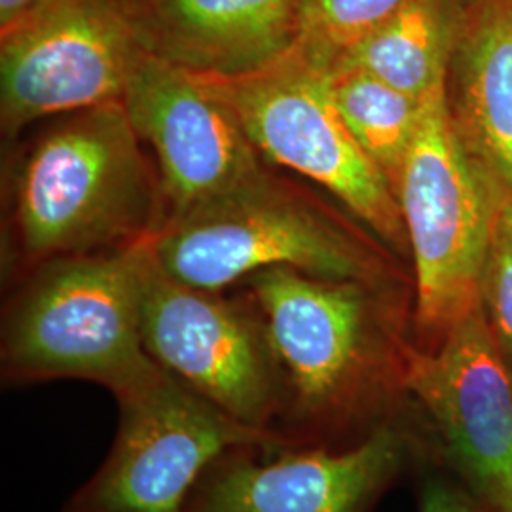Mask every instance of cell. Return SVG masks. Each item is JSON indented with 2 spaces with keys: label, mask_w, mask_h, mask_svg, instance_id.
Masks as SVG:
<instances>
[{
  "label": "cell",
  "mask_w": 512,
  "mask_h": 512,
  "mask_svg": "<svg viewBox=\"0 0 512 512\" xmlns=\"http://www.w3.org/2000/svg\"><path fill=\"white\" fill-rule=\"evenodd\" d=\"M446 82L421 99L397 200L414 260V325L433 348L480 306L494 232V196L459 139Z\"/></svg>",
  "instance_id": "obj_5"
},
{
  "label": "cell",
  "mask_w": 512,
  "mask_h": 512,
  "mask_svg": "<svg viewBox=\"0 0 512 512\" xmlns=\"http://www.w3.org/2000/svg\"><path fill=\"white\" fill-rule=\"evenodd\" d=\"M150 239L55 258L19 279L2 317L4 380H90L118 395L150 376L158 363L141 329Z\"/></svg>",
  "instance_id": "obj_4"
},
{
  "label": "cell",
  "mask_w": 512,
  "mask_h": 512,
  "mask_svg": "<svg viewBox=\"0 0 512 512\" xmlns=\"http://www.w3.org/2000/svg\"><path fill=\"white\" fill-rule=\"evenodd\" d=\"M243 289L262 313L281 374V420L304 444L391 418L412 342L391 287L270 268Z\"/></svg>",
  "instance_id": "obj_2"
},
{
  "label": "cell",
  "mask_w": 512,
  "mask_h": 512,
  "mask_svg": "<svg viewBox=\"0 0 512 512\" xmlns=\"http://www.w3.org/2000/svg\"><path fill=\"white\" fill-rule=\"evenodd\" d=\"M122 103L158 169L165 220L228 192L268 164L236 112L202 76L162 55L145 59Z\"/></svg>",
  "instance_id": "obj_12"
},
{
  "label": "cell",
  "mask_w": 512,
  "mask_h": 512,
  "mask_svg": "<svg viewBox=\"0 0 512 512\" xmlns=\"http://www.w3.org/2000/svg\"><path fill=\"white\" fill-rule=\"evenodd\" d=\"M420 512H492L478 499L463 494L459 488L442 482L439 478L429 480L420 497Z\"/></svg>",
  "instance_id": "obj_19"
},
{
  "label": "cell",
  "mask_w": 512,
  "mask_h": 512,
  "mask_svg": "<svg viewBox=\"0 0 512 512\" xmlns=\"http://www.w3.org/2000/svg\"><path fill=\"white\" fill-rule=\"evenodd\" d=\"M480 306L512 376V202L499 200Z\"/></svg>",
  "instance_id": "obj_18"
},
{
  "label": "cell",
  "mask_w": 512,
  "mask_h": 512,
  "mask_svg": "<svg viewBox=\"0 0 512 512\" xmlns=\"http://www.w3.org/2000/svg\"><path fill=\"white\" fill-rule=\"evenodd\" d=\"M511 2H512V0H511Z\"/></svg>",
  "instance_id": "obj_21"
},
{
  "label": "cell",
  "mask_w": 512,
  "mask_h": 512,
  "mask_svg": "<svg viewBox=\"0 0 512 512\" xmlns=\"http://www.w3.org/2000/svg\"><path fill=\"white\" fill-rule=\"evenodd\" d=\"M141 329L148 355L207 403L247 427L281 433V374L247 291L236 298L184 285L165 274L150 245Z\"/></svg>",
  "instance_id": "obj_9"
},
{
  "label": "cell",
  "mask_w": 512,
  "mask_h": 512,
  "mask_svg": "<svg viewBox=\"0 0 512 512\" xmlns=\"http://www.w3.org/2000/svg\"><path fill=\"white\" fill-rule=\"evenodd\" d=\"M459 16L454 0H410L332 69L363 71L421 101L448 76Z\"/></svg>",
  "instance_id": "obj_15"
},
{
  "label": "cell",
  "mask_w": 512,
  "mask_h": 512,
  "mask_svg": "<svg viewBox=\"0 0 512 512\" xmlns=\"http://www.w3.org/2000/svg\"><path fill=\"white\" fill-rule=\"evenodd\" d=\"M404 393L476 499L492 512H512V376L482 306L437 346L414 344Z\"/></svg>",
  "instance_id": "obj_10"
},
{
  "label": "cell",
  "mask_w": 512,
  "mask_h": 512,
  "mask_svg": "<svg viewBox=\"0 0 512 512\" xmlns=\"http://www.w3.org/2000/svg\"><path fill=\"white\" fill-rule=\"evenodd\" d=\"M154 54L145 0H44L0 31L2 133L122 101Z\"/></svg>",
  "instance_id": "obj_6"
},
{
  "label": "cell",
  "mask_w": 512,
  "mask_h": 512,
  "mask_svg": "<svg viewBox=\"0 0 512 512\" xmlns=\"http://www.w3.org/2000/svg\"><path fill=\"white\" fill-rule=\"evenodd\" d=\"M448 107L459 139L495 202H512V2L461 8Z\"/></svg>",
  "instance_id": "obj_13"
},
{
  "label": "cell",
  "mask_w": 512,
  "mask_h": 512,
  "mask_svg": "<svg viewBox=\"0 0 512 512\" xmlns=\"http://www.w3.org/2000/svg\"><path fill=\"white\" fill-rule=\"evenodd\" d=\"M150 245L165 274L205 291H226L270 268L385 287L397 277L370 239L270 164L169 217Z\"/></svg>",
  "instance_id": "obj_3"
},
{
  "label": "cell",
  "mask_w": 512,
  "mask_h": 512,
  "mask_svg": "<svg viewBox=\"0 0 512 512\" xmlns=\"http://www.w3.org/2000/svg\"><path fill=\"white\" fill-rule=\"evenodd\" d=\"M200 76L268 164L327 190L397 253L408 249L399 200L336 109L329 71L294 48L255 73Z\"/></svg>",
  "instance_id": "obj_7"
},
{
  "label": "cell",
  "mask_w": 512,
  "mask_h": 512,
  "mask_svg": "<svg viewBox=\"0 0 512 512\" xmlns=\"http://www.w3.org/2000/svg\"><path fill=\"white\" fill-rule=\"evenodd\" d=\"M44 0H0V31L10 29Z\"/></svg>",
  "instance_id": "obj_20"
},
{
  "label": "cell",
  "mask_w": 512,
  "mask_h": 512,
  "mask_svg": "<svg viewBox=\"0 0 512 512\" xmlns=\"http://www.w3.org/2000/svg\"><path fill=\"white\" fill-rule=\"evenodd\" d=\"M2 203V270L14 283L55 258L141 243L167 217L122 101L50 118L6 162Z\"/></svg>",
  "instance_id": "obj_1"
},
{
  "label": "cell",
  "mask_w": 512,
  "mask_h": 512,
  "mask_svg": "<svg viewBox=\"0 0 512 512\" xmlns=\"http://www.w3.org/2000/svg\"><path fill=\"white\" fill-rule=\"evenodd\" d=\"M329 82L334 105L351 135L397 196L421 101L357 69H332Z\"/></svg>",
  "instance_id": "obj_16"
},
{
  "label": "cell",
  "mask_w": 512,
  "mask_h": 512,
  "mask_svg": "<svg viewBox=\"0 0 512 512\" xmlns=\"http://www.w3.org/2000/svg\"><path fill=\"white\" fill-rule=\"evenodd\" d=\"M410 0H306L296 52L330 71Z\"/></svg>",
  "instance_id": "obj_17"
},
{
  "label": "cell",
  "mask_w": 512,
  "mask_h": 512,
  "mask_svg": "<svg viewBox=\"0 0 512 512\" xmlns=\"http://www.w3.org/2000/svg\"><path fill=\"white\" fill-rule=\"evenodd\" d=\"M114 397L112 450L61 512H184L205 471L228 452L300 444L226 416L160 365Z\"/></svg>",
  "instance_id": "obj_8"
},
{
  "label": "cell",
  "mask_w": 512,
  "mask_h": 512,
  "mask_svg": "<svg viewBox=\"0 0 512 512\" xmlns=\"http://www.w3.org/2000/svg\"><path fill=\"white\" fill-rule=\"evenodd\" d=\"M158 54L207 76L255 73L291 54L306 0H145Z\"/></svg>",
  "instance_id": "obj_14"
},
{
  "label": "cell",
  "mask_w": 512,
  "mask_h": 512,
  "mask_svg": "<svg viewBox=\"0 0 512 512\" xmlns=\"http://www.w3.org/2000/svg\"><path fill=\"white\" fill-rule=\"evenodd\" d=\"M414 450L412 431L393 416L344 450L238 448L205 471L184 512H370Z\"/></svg>",
  "instance_id": "obj_11"
}]
</instances>
